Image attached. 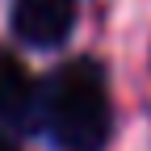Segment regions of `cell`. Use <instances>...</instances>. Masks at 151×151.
<instances>
[{"mask_svg": "<svg viewBox=\"0 0 151 151\" xmlns=\"http://www.w3.org/2000/svg\"><path fill=\"white\" fill-rule=\"evenodd\" d=\"M42 130L55 151H105L113 134V101L101 63L71 59L42 80Z\"/></svg>", "mask_w": 151, "mask_h": 151, "instance_id": "6da1fadb", "label": "cell"}, {"mask_svg": "<svg viewBox=\"0 0 151 151\" xmlns=\"http://www.w3.org/2000/svg\"><path fill=\"white\" fill-rule=\"evenodd\" d=\"M9 25H13L17 42L50 50V46H63L71 38V29H76V4L71 0H13Z\"/></svg>", "mask_w": 151, "mask_h": 151, "instance_id": "7a4b0ae2", "label": "cell"}, {"mask_svg": "<svg viewBox=\"0 0 151 151\" xmlns=\"http://www.w3.org/2000/svg\"><path fill=\"white\" fill-rule=\"evenodd\" d=\"M0 122L9 130H42V84L0 46Z\"/></svg>", "mask_w": 151, "mask_h": 151, "instance_id": "3957f363", "label": "cell"}, {"mask_svg": "<svg viewBox=\"0 0 151 151\" xmlns=\"http://www.w3.org/2000/svg\"><path fill=\"white\" fill-rule=\"evenodd\" d=\"M0 151H21V147H17V143H13L9 134H0Z\"/></svg>", "mask_w": 151, "mask_h": 151, "instance_id": "277c9868", "label": "cell"}]
</instances>
